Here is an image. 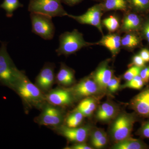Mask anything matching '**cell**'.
Returning <instances> with one entry per match:
<instances>
[{"instance_id": "obj_1", "label": "cell", "mask_w": 149, "mask_h": 149, "mask_svg": "<svg viewBox=\"0 0 149 149\" xmlns=\"http://www.w3.org/2000/svg\"><path fill=\"white\" fill-rule=\"evenodd\" d=\"M13 91L29 107L41 109L47 101L45 94L29 80L24 72L15 84Z\"/></svg>"}, {"instance_id": "obj_2", "label": "cell", "mask_w": 149, "mask_h": 149, "mask_svg": "<svg viewBox=\"0 0 149 149\" xmlns=\"http://www.w3.org/2000/svg\"><path fill=\"white\" fill-rule=\"evenodd\" d=\"M0 47V85L13 91L23 71L19 70L14 63L7 51V43L1 42Z\"/></svg>"}, {"instance_id": "obj_3", "label": "cell", "mask_w": 149, "mask_h": 149, "mask_svg": "<svg viewBox=\"0 0 149 149\" xmlns=\"http://www.w3.org/2000/svg\"><path fill=\"white\" fill-rule=\"evenodd\" d=\"M139 117L135 112L132 113H119L111 122L109 128L110 138L114 143L131 136L134 124Z\"/></svg>"}, {"instance_id": "obj_4", "label": "cell", "mask_w": 149, "mask_h": 149, "mask_svg": "<svg viewBox=\"0 0 149 149\" xmlns=\"http://www.w3.org/2000/svg\"><path fill=\"white\" fill-rule=\"evenodd\" d=\"M59 42L58 47L56 50L59 56L73 54L82 48L93 45V43L86 42L83 34L77 29L61 34L59 37Z\"/></svg>"}, {"instance_id": "obj_5", "label": "cell", "mask_w": 149, "mask_h": 149, "mask_svg": "<svg viewBox=\"0 0 149 149\" xmlns=\"http://www.w3.org/2000/svg\"><path fill=\"white\" fill-rule=\"evenodd\" d=\"M61 0H30L28 10L30 13H36L48 15L52 17L67 16Z\"/></svg>"}, {"instance_id": "obj_6", "label": "cell", "mask_w": 149, "mask_h": 149, "mask_svg": "<svg viewBox=\"0 0 149 149\" xmlns=\"http://www.w3.org/2000/svg\"><path fill=\"white\" fill-rule=\"evenodd\" d=\"M62 108L46 102L41 108L42 111L36 118L35 121L40 125L54 128L63 125L65 117Z\"/></svg>"}, {"instance_id": "obj_7", "label": "cell", "mask_w": 149, "mask_h": 149, "mask_svg": "<svg viewBox=\"0 0 149 149\" xmlns=\"http://www.w3.org/2000/svg\"><path fill=\"white\" fill-rule=\"evenodd\" d=\"M32 31L35 35L46 40L53 39L56 28L52 17L42 14L30 13Z\"/></svg>"}, {"instance_id": "obj_8", "label": "cell", "mask_w": 149, "mask_h": 149, "mask_svg": "<svg viewBox=\"0 0 149 149\" xmlns=\"http://www.w3.org/2000/svg\"><path fill=\"white\" fill-rule=\"evenodd\" d=\"M75 100H80L90 97H101L105 94L91 75L84 77L69 88Z\"/></svg>"}, {"instance_id": "obj_9", "label": "cell", "mask_w": 149, "mask_h": 149, "mask_svg": "<svg viewBox=\"0 0 149 149\" xmlns=\"http://www.w3.org/2000/svg\"><path fill=\"white\" fill-rule=\"evenodd\" d=\"M93 128L90 124L76 128H69L63 124L54 128L57 133L70 142L76 143L86 142Z\"/></svg>"}, {"instance_id": "obj_10", "label": "cell", "mask_w": 149, "mask_h": 149, "mask_svg": "<svg viewBox=\"0 0 149 149\" xmlns=\"http://www.w3.org/2000/svg\"><path fill=\"white\" fill-rule=\"evenodd\" d=\"M46 101L56 106L69 107L76 101L69 88H58L52 89L45 94Z\"/></svg>"}, {"instance_id": "obj_11", "label": "cell", "mask_w": 149, "mask_h": 149, "mask_svg": "<svg viewBox=\"0 0 149 149\" xmlns=\"http://www.w3.org/2000/svg\"><path fill=\"white\" fill-rule=\"evenodd\" d=\"M103 10L101 3L95 5L90 8L85 13L80 15L69 14L67 16L76 20L81 24H89L97 28L102 33L101 23V17Z\"/></svg>"}, {"instance_id": "obj_12", "label": "cell", "mask_w": 149, "mask_h": 149, "mask_svg": "<svg viewBox=\"0 0 149 149\" xmlns=\"http://www.w3.org/2000/svg\"><path fill=\"white\" fill-rule=\"evenodd\" d=\"M55 68L54 63H47L36 77L35 85L45 94L51 91L56 83Z\"/></svg>"}, {"instance_id": "obj_13", "label": "cell", "mask_w": 149, "mask_h": 149, "mask_svg": "<svg viewBox=\"0 0 149 149\" xmlns=\"http://www.w3.org/2000/svg\"><path fill=\"white\" fill-rule=\"evenodd\" d=\"M129 106L139 117L149 119V85L131 99Z\"/></svg>"}, {"instance_id": "obj_14", "label": "cell", "mask_w": 149, "mask_h": 149, "mask_svg": "<svg viewBox=\"0 0 149 149\" xmlns=\"http://www.w3.org/2000/svg\"><path fill=\"white\" fill-rule=\"evenodd\" d=\"M117 104L110 101L99 105L95 112L96 120L102 123H109L112 121L120 112Z\"/></svg>"}, {"instance_id": "obj_15", "label": "cell", "mask_w": 149, "mask_h": 149, "mask_svg": "<svg viewBox=\"0 0 149 149\" xmlns=\"http://www.w3.org/2000/svg\"><path fill=\"white\" fill-rule=\"evenodd\" d=\"M110 59L102 62L91 74L101 89L106 93L108 83L113 76V70L110 67Z\"/></svg>"}, {"instance_id": "obj_16", "label": "cell", "mask_w": 149, "mask_h": 149, "mask_svg": "<svg viewBox=\"0 0 149 149\" xmlns=\"http://www.w3.org/2000/svg\"><path fill=\"white\" fill-rule=\"evenodd\" d=\"M74 70L61 63L60 68L56 75V83L64 87H71L76 83Z\"/></svg>"}, {"instance_id": "obj_17", "label": "cell", "mask_w": 149, "mask_h": 149, "mask_svg": "<svg viewBox=\"0 0 149 149\" xmlns=\"http://www.w3.org/2000/svg\"><path fill=\"white\" fill-rule=\"evenodd\" d=\"M100 98L90 97L82 99L74 110L80 112L85 117H91L98 107Z\"/></svg>"}, {"instance_id": "obj_18", "label": "cell", "mask_w": 149, "mask_h": 149, "mask_svg": "<svg viewBox=\"0 0 149 149\" xmlns=\"http://www.w3.org/2000/svg\"><path fill=\"white\" fill-rule=\"evenodd\" d=\"M121 38L117 34H109L104 36L97 43L98 45L107 48L113 57L119 53L121 47Z\"/></svg>"}, {"instance_id": "obj_19", "label": "cell", "mask_w": 149, "mask_h": 149, "mask_svg": "<svg viewBox=\"0 0 149 149\" xmlns=\"http://www.w3.org/2000/svg\"><path fill=\"white\" fill-rule=\"evenodd\" d=\"M111 149H147L149 146L140 139H136L131 136L123 141L114 143Z\"/></svg>"}, {"instance_id": "obj_20", "label": "cell", "mask_w": 149, "mask_h": 149, "mask_svg": "<svg viewBox=\"0 0 149 149\" xmlns=\"http://www.w3.org/2000/svg\"><path fill=\"white\" fill-rule=\"evenodd\" d=\"M141 22L140 17L136 14H128L123 19L121 29L125 32L136 30L140 26Z\"/></svg>"}, {"instance_id": "obj_21", "label": "cell", "mask_w": 149, "mask_h": 149, "mask_svg": "<svg viewBox=\"0 0 149 149\" xmlns=\"http://www.w3.org/2000/svg\"><path fill=\"white\" fill-rule=\"evenodd\" d=\"M85 118L81 113L74 109L65 117L63 125L69 128L79 127L83 123Z\"/></svg>"}, {"instance_id": "obj_22", "label": "cell", "mask_w": 149, "mask_h": 149, "mask_svg": "<svg viewBox=\"0 0 149 149\" xmlns=\"http://www.w3.org/2000/svg\"><path fill=\"white\" fill-rule=\"evenodd\" d=\"M101 4L104 10H125L128 3L127 0H104Z\"/></svg>"}, {"instance_id": "obj_23", "label": "cell", "mask_w": 149, "mask_h": 149, "mask_svg": "<svg viewBox=\"0 0 149 149\" xmlns=\"http://www.w3.org/2000/svg\"><path fill=\"white\" fill-rule=\"evenodd\" d=\"M23 7V5L19 0H4L0 5V8L5 11L6 15L10 18L13 16L15 11Z\"/></svg>"}, {"instance_id": "obj_24", "label": "cell", "mask_w": 149, "mask_h": 149, "mask_svg": "<svg viewBox=\"0 0 149 149\" xmlns=\"http://www.w3.org/2000/svg\"><path fill=\"white\" fill-rule=\"evenodd\" d=\"M139 44L138 37L132 33H128L121 38V46L128 49H133Z\"/></svg>"}, {"instance_id": "obj_25", "label": "cell", "mask_w": 149, "mask_h": 149, "mask_svg": "<svg viewBox=\"0 0 149 149\" xmlns=\"http://www.w3.org/2000/svg\"><path fill=\"white\" fill-rule=\"evenodd\" d=\"M146 85L140 75L136 76L132 80L126 81L123 85H120V89L130 88L135 90H140L142 89Z\"/></svg>"}, {"instance_id": "obj_26", "label": "cell", "mask_w": 149, "mask_h": 149, "mask_svg": "<svg viewBox=\"0 0 149 149\" xmlns=\"http://www.w3.org/2000/svg\"><path fill=\"white\" fill-rule=\"evenodd\" d=\"M102 24L110 32H115L120 26L119 21L117 17L113 15L104 19Z\"/></svg>"}, {"instance_id": "obj_27", "label": "cell", "mask_w": 149, "mask_h": 149, "mask_svg": "<svg viewBox=\"0 0 149 149\" xmlns=\"http://www.w3.org/2000/svg\"><path fill=\"white\" fill-rule=\"evenodd\" d=\"M133 8L139 11L149 10V0H127Z\"/></svg>"}, {"instance_id": "obj_28", "label": "cell", "mask_w": 149, "mask_h": 149, "mask_svg": "<svg viewBox=\"0 0 149 149\" xmlns=\"http://www.w3.org/2000/svg\"><path fill=\"white\" fill-rule=\"evenodd\" d=\"M120 78L113 76L111 78L107 85L106 92L110 94H113L116 92L120 88Z\"/></svg>"}, {"instance_id": "obj_29", "label": "cell", "mask_w": 149, "mask_h": 149, "mask_svg": "<svg viewBox=\"0 0 149 149\" xmlns=\"http://www.w3.org/2000/svg\"><path fill=\"white\" fill-rule=\"evenodd\" d=\"M106 133L104 129L102 128L93 127L89 137L91 146H92Z\"/></svg>"}, {"instance_id": "obj_30", "label": "cell", "mask_w": 149, "mask_h": 149, "mask_svg": "<svg viewBox=\"0 0 149 149\" xmlns=\"http://www.w3.org/2000/svg\"><path fill=\"white\" fill-rule=\"evenodd\" d=\"M142 68L136 66L130 67L129 69L125 71L123 76V78L125 81H128L132 80L136 76L139 75Z\"/></svg>"}, {"instance_id": "obj_31", "label": "cell", "mask_w": 149, "mask_h": 149, "mask_svg": "<svg viewBox=\"0 0 149 149\" xmlns=\"http://www.w3.org/2000/svg\"><path fill=\"white\" fill-rule=\"evenodd\" d=\"M136 135L143 139H149V119L142 123L136 132Z\"/></svg>"}, {"instance_id": "obj_32", "label": "cell", "mask_w": 149, "mask_h": 149, "mask_svg": "<svg viewBox=\"0 0 149 149\" xmlns=\"http://www.w3.org/2000/svg\"><path fill=\"white\" fill-rule=\"evenodd\" d=\"M109 137L107 134H106L103 136L101 139H99L98 141L95 143L92 146L94 148L102 149L105 148L108 143Z\"/></svg>"}, {"instance_id": "obj_33", "label": "cell", "mask_w": 149, "mask_h": 149, "mask_svg": "<svg viewBox=\"0 0 149 149\" xmlns=\"http://www.w3.org/2000/svg\"><path fill=\"white\" fill-rule=\"evenodd\" d=\"M65 149H93V148L91 145H88L86 142L73 143L72 145L64 148Z\"/></svg>"}, {"instance_id": "obj_34", "label": "cell", "mask_w": 149, "mask_h": 149, "mask_svg": "<svg viewBox=\"0 0 149 149\" xmlns=\"http://www.w3.org/2000/svg\"><path fill=\"white\" fill-rule=\"evenodd\" d=\"M145 63L146 62L144 61L140 55H136L133 57L132 62L129 66H136L143 68L145 66Z\"/></svg>"}, {"instance_id": "obj_35", "label": "cell", "mask_w": 149, "mask_h": 149, "mask_svg": "<svg viewBox=\"0 0 149 149\" xmlns=\"http://www.w3.org/2000/svg\"><path fill=\"white\" fill-rule=\"evenodd\" d=\"M140 77L146 85L149 82V65L143 68L139 74Z\"/></svg>"}, {"instance_id": "obj_36", "label": "cell", "mask_w": 149, "mask_h": 149, "mask_svg": "<svg viewBox=\"0 0 149 149\" xmlns=\"http://www.w3.org/2000/svg\"><path fill=\"white\" fill-rule=\"evenodd\" d=\"M139 55L146 63L149 62V50L143 49L140 52Z\"/></svg>"}, {"instance_id": "obj_37", "label": "cell", "mask_w": 149, "mask_h": 149, "mask_svg": "<svg viewBox=\"0 0 149 149\" xmlns=\"http://www.w3.org/2000/svg\"><path fill=\"white\" fill-rule=\"evenodd\" d=\"M143 33L148 42L149 43V19L145 23L143 28Z\"/></svg>"}, {"instance_id": "obj_38", "label": "cell", "mask_w": 149, "mask_h": 149, "mask_svg": "<svg viewBox=\"0 0 149 149\" xmlns=\"http://www.w3.org/2000/svg\"><path fill=\"white\" fill-rule=\"evenodd\" d=\"M62 3L69 6H73L81 2L83 0H61Z\"/></svg>"}, {"instance_id": "obj_39", "label": "cell", "mask_w": 149, "mask_h": 149, "mask_svg": "<svg viewBox=\"0 0 149 149\" xmlns=\"http://www.w3.org/2000/svg\"><path fill=\"white\" fill-rule=\"evenodd\" d=\"M0 42H1V41H0Z\"/></svg>"}]
</instances>
